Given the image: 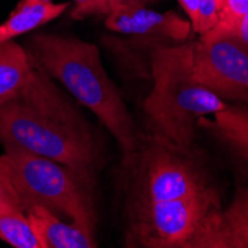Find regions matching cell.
<instances>
[{"label": "cell", "instance_id": "1", "mask_svg": "<svg viewBox=\"0 0 248 248\" xmlns=\"http://www.w3.org/2000/svg\"><path fill=\"white\" fill-rule=\"evenodd\" d=\"M0 143L5 150L48 157L88 175L100 164L83 118L37 67L24 91L0 107Z\"/></svg>", "mask_w": 248, "mask_h": 248}, {"label": "cell", "instance_id": "2", "mask_svg": "<svg viewBox=\"0 0 248 248\" xmlns=\"http://www.w3.org/2000/svg\"><path fill=\"white\" fill-rule=\"evenodd\" d=\"M30 60L103 122L119 143L126 164L134 159L141 137L118 88L104 70L95 45L76 37L36 34Z\"/></svg>", "mask_w": 248, "mask_h": 248}, {"label": "cell", "instance_id": "3", "mask_svg": "<svg viewBox=\"0 0 248 248\" xmlns=\"http://www.w3.org/2000/svg\"><path fill=\"white\" fill-rule=\"evenodd\" d=\"M193 43L159 45L150 57L153 89L143 103L150 135L192 147L196 124L228 104L193 79Z\"/></svg>", "mask_w": 248, "mask_h": 248}, {"label": "cell", "instance_id": "4", "mask_svg": "<svg viewBox=\"0 0 248 248\" xmlns=\"http://www.w3.org/2000/svg\"><path fill=\"white\" fill-rule=\"evenodd\" d=\"M0 171L19 195L22 210L27 204H37L95 233L93 175L48 157L16 150H5L0 156Z\"/></svg>", "mask_w": 248, "mask_h": 248}, {"label": "cell", "instance_id": "5", "mask_svg": "<svg viewBox=\"0 0 248 248\" xmlns=\"http://www.w3.org/2000/svg\"><path fill=\"white\" fill-rule=\"evenodd\" d=\"M131 162H137L132 202H155L190 198L217 189L192 147L150 135Z\"/></svg>", "mask_w": 248, "mask_h": 248}, {"label": "cell", "instance_id": "6", "mask_svg": "<svg viewBox=\"0 0 248 248\" xmlns=\"http://www.w3.org/2000/svg\"><path fill=\"white\" fill-rule=\"evenodd\" d=\"M220 208L217 189L190 198L131 202L126 244L146 248H186L199 223Z\"/></svg>", "mask_w": 248, "mask_h": 248}, {"label": "cell", "instance_id": "7", "mask_svg": "<svg viewBox=\"0 0 248 248\" xmlns=\"http://www.w3.org/2000/svg\"><path fill=\"white\" fill-rule=\"evenodd\" d=\"M192 75L221 100L248 106V45L238 37L193 43Z\"/></svg>", "mask_w": 248, "mask_h": 248}, {"label": "cell", "instance_id": "8", "mask_svg": "<svg viewBox=\"0 0 248 248\" xmlns=\"http://www.w3.org/2000/svg\"><path fill=\"white\" fill-rule=\"evenodd\" d=\"M186 248H248V186L236 189L226 210H211Z\"/></svg>", "mask_w": 248, "mask_h": 248}, {"label": "cell", "instance_id": "9", "mask_svg": "<svg viewBox=\"0 0 248 248\" xmlns=\"http://www.w3.org/2000/svg\"><path fill=\"white\" fill-rule=\"evenodd\" d=\"M106 27L111 31L183 42L192 31L190 21L175 12H156L144 5L116 8L106 14Z\"/></svg>", "mask_w": 248, "mask_h": 248}, {"label": "cell", "instance_id": "10", "mask_svg": "<svg viewBox=\"0 0 248 248\" xmlns=\"http://www.w3.org/2000/svg\"><path fill=\"white\" fill-rule=\"evenodd\" d=\"M31 226L42 242V248H95L94 233L75 223H65L61 217L37 204L24 205Z\"/></svg>", "mask_w": 248, "mask_h": 248}, {"label": "cell", "instance_id": "11", "mask_svg": "<svg viewBox=\"0 0 248 248\" xmlns=\"http://www.w3.org/2000/svg\"><path fill=\"white\" fill-rule=\"evenodd\" d=\"M211 132L221 143L226 144L248 167V108L241 106H228L210 121L201 118L196 124Z\"/></svg>", "mask_w": 248, "mask_h": 248}, {"label": "cell", "instance_id": "12", "mask_svg": "<svg viewBox=\"0 0 248 248\" xmlns=\"http://www.w3.org/2000/svg\"><path fill=\"white\" fill-rule=\"evenodd\" d=\"M34 69L21 45L14 40L0 45V107L24 91Z\"/></svg>", "mask_w": 248, "mask_h": 248}, {"label": "cell", "instance_id": "13", "mask_svg": "<svg viewBox=\"0 0 248 248\" xmlns=\"http://www.w3.org/2000/svg\"><path fill=\"white\" fill-rule=\"evenodd\" d=\"M70 5L69 3H19L9 18L0 24V45L14 40L29 31L48 24L60 16Z\"/></svg>", "mask_w": 248, "mask_h": 248}, {"label": "cell", "instance_id": "14", "mask_svg": "<svg viewBox=\"0 0 248 248\" xmlns=\"http://www.w3.org/2000/svg\"><path fill=\"white\" fill-rule=\"evenodd\" d=\"M0 239L14 248H42L26 211H0Z\"/></svg>", "mask_w": 248, "mask_h": 248}, {"label": "cell", "instance_id": "15", "mask_svg": "<svg viewBox=\"0 0 248 248\" xmlns=\"http://www.w3.org/2000/svg\"><path fill=\"white\" fill-rule=\"evenodd\" d=\"M248 14V0H223L216 26L201 34V40H211L221 36H228L238 22Z\"/></svg>", "mask_w": 248, "mask_h": 248}, {"label": "cell", "instance_id": "16", "mask_svg": "<svg viewBox=\"0 0 248 248\" xmlns=\"http://www.w3.org/2000/svg\"><path fill=\"white\" fill-rule=\"evenodd\" d=\"M8 210H22V204L19 195L16 193L12 183L0 171V211H8Z\"/></svg>", "mask_w": 248, "mask_h": 248}, {"label": "cell", "instance_id": "17", "mask_svg": "<svg viewBox=\"0 0 248 248\" xmlns=\"http://www.w3.org/2000/svg\"><path fill=\"white\" fill-rule=\"evenodd\" d=\"M93 14H103V0H75V9L72 12L75 19Z\"/></svg>", "mask_w": 248, "mask_h": 248}, {"label": "cell", "instance_id": "18", "mask_svg": "<svg viewBox=\"0 0 248 248\" xmlns=\"http://www.w3.org/2000/svg\"><path fill=\"white\" fill-rule=\"evenodd\" d=\"M155 0H103V15H106L107 12L113 11L116 8H122V6H131V5H147L152 3Z\"/></svg>", "mask_w": 248, "mask_h": 248}, {"label": "cell", "instance_id": "19", "mask_svg": "<svg viewBox=\"0 0 248 248\" xmlns=\"http://www.w3.org/2000/svg\"><path fill=\"white\" fill-rule=\"evenodd\" d=\"M228 36H235V37H238L239 40H242L244 43L248 45V14L238 22L236 27Z\"/></svg>", "mask_w": 248, "mask_h": 248}, {"label": "cell", "instance_id": "20", "mask_svg": "<svg viewBox=\"0 0 248 248\" xmlns=\"http://www.w3.org/2000/svg\"><path fill=\"white\" fill-rule=\"evenodd\" d=\"M178 2L182 3L183 9L186 11L187 16L190 18V24L193 27L196 19H198V3H199V0H178Z\"/></svg>", "mask_w": 248, "mask_h": 248}, {"label": "cell", "instance_id": "21", "mask_svg": "<svg viewBox=\"0 0 248 248\" xmlns=\"http://www.w3.org/2000/svg\"><path fill=\"white\" fill-rule=\"evenodd\" d=\"M52 0H21V3L29 5V3H51Z\"/></svg>", "mask_w": 248, "mask_h": 248}]
</instances>
